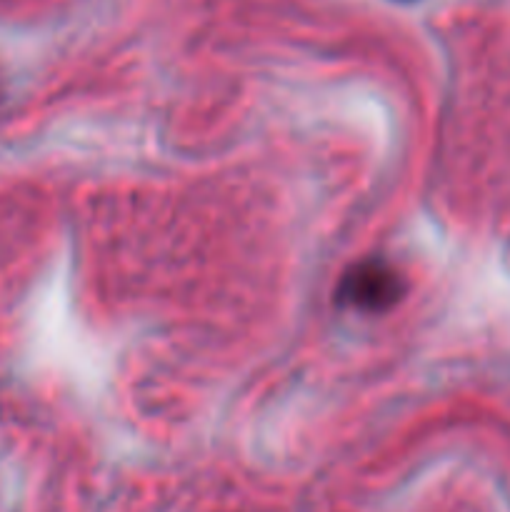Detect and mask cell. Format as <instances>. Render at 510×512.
I'll use <instances>...</instances> for the list:
<instances>
[{
	"mask_svg": "<svg viewBox=\"0 0 510 512\" xmlns=\"http://www.w3.org/2000/svg\"><path fill=\"white\" fill-rule=\"evenodd\" d=\"M403 293L398 270L390 268L383 260H365L355 265L340 283V300L350 308L365 310V313H380L388 310Z\"/></svg>",
	"mask_w": 510,
	"mask_h": 512,
	"instance_id": "obj_1",
	"label": "cell"
}]
</instances>
